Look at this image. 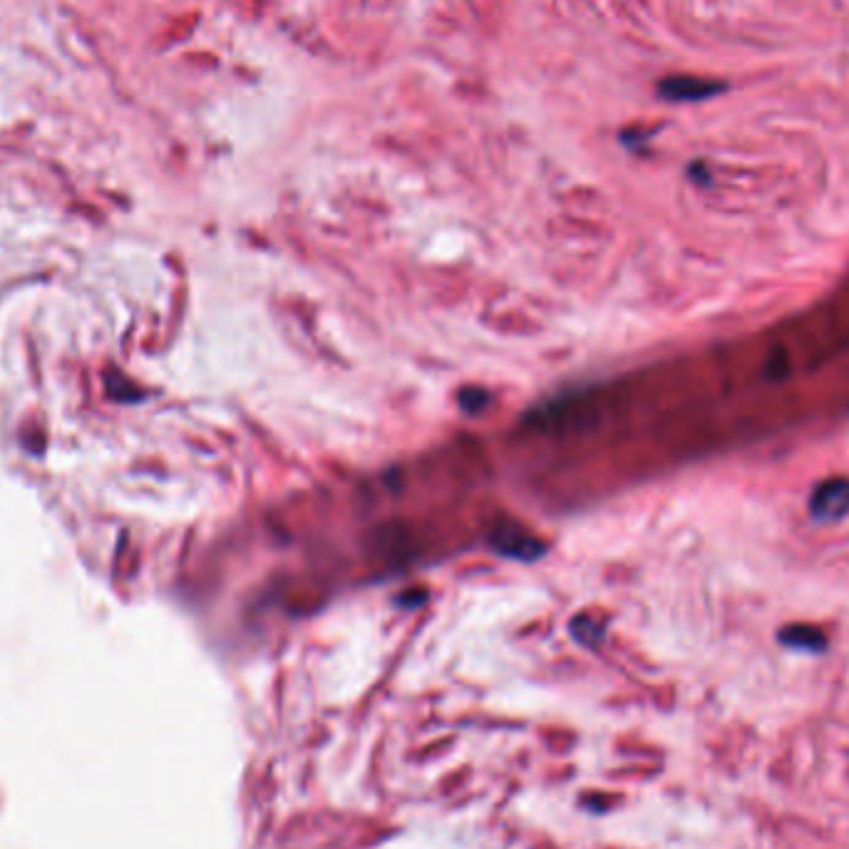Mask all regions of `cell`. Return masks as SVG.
Segmentation results:
<instances>
[{"label": "cell", "instance_id": "6da1fadb", "mask_svg": "<svg viewBox=\"0 0 849 849\" xmlns=\"http://www.w3.org/2000/svg\"><path fill=\"white\" fill-rule=\"evenodd\" d=\"M849 512V480L835 477L815 487L810 497V514L817 522H837Z\"/></svg>", "mask_w": 849, "mask_h": 849}, {"label": "cell", "instance_id": "7a4b0ae2", "mask_svg": "<svg viewBox=\"0 0 849 849\" xmlns=\"http://www.w3.org/2000/svg\"><path fill=\"white\" fill-rule=\"evenodd\" d=\"M720 90H725L720 82L701 80V77H668L658 85V92L671 102H701L718 95Z\"/></svg>", "mask_w": 849, "mask_h": 849}, {"label": "cell", "instance_id": "3957f363", "mask_svg": "<svg viewBox=\"0 0 849 849\" xmlns=\"http://www.w3.org/2000/svg\"><path fill=\"white\" fill-rule=\"evenodd\" d=\"M780 643H785L787 648H795V651L805 653H822L827 648V638L820 629L807 624H792L787 629L780 631Z\"/></svg>", "mask_w": 849, "mask_h": 849}, {"label": "cell", "instance_id": "277c9868", "mask_svg": "<svg viewBox=\"0 0 849 849\" xmlns=\"http://www.w3.org/2000/svg\"><path fill=\"white\" fill-rule=\"evenodd\" d=\"M495 544L504 554H509V557H519V559H532L542 552L539 542H534V539H529L527 534L522 532L514 534L512 529H502L499 537H495Z\"/></svg>", "mask_w": 849, "mask_h": 849}, {"label": "cell", "instance_id": "5b68a950", "mask_svg": "<svg viewBox=\"0 0 849 849\" xmlns=\"http://www.w3.org/2000/svg\"><path fill=\"white\" fill-rule=\"evenodd\" d=\"M581 805L589 807V810L596 812V815H601V812L609 810L611 800H606L604 795H589V797H584V800H581Z\"/></svg>", "mask_w": 849, "mask_h": 849}]
</instances>
